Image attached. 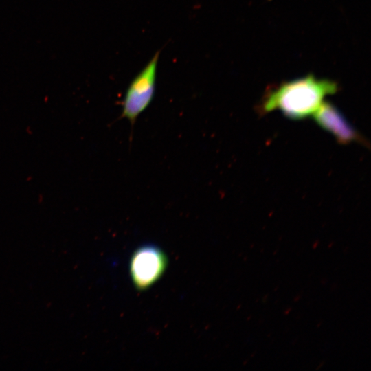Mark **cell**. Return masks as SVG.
<instances>
[{"mask_svg": "<svg viewBox=\"0 0 371 371\" xmlns=\"http://www.w3.org/2000/svg\"><path fill=\"white\" fill-rule=\"evenodd\" d=\"M337 90L334 82L309 75L284 82L269 91L262 99L260 109L261 113L279 110L289 118L304 119L313 115L324 98Z\"/></svg>", "mask_w": 371, "mask_h": 371, "instance_id": "obj_1", "label": "cell"}, {"mask_svg": "<svg viewBox=\"0 0 371 371\" xmlns=\"http://www.w3.org/2000/svg\"><path fill=\"white\" fill-rule=\"evenodd\" d=\"M159 57L157 52L133 79L124 94L122 116L132 124L153 100Z\"/></svg>", "mask_w": 371, "mask_h": 371, "instance_id": "obj_2", "label": "cell"}, {"mask_svg": "<svg viewBox=\"0 0 371 371\" xmlns=\"http://www.w3.org/2000/svg\"><path fill=\"white\" fill-rule=\"evenodd\" d=\"M167 265L163 251L155 245H144L134 251L130 260V276L135 286L146 289L162 276Z\"/></svg>", "mask_w": 371, "mask_h": 371, "instance_id": "obj_3", "label": "cell"}, {"mask_svg": "<svg viewBox=\"0 0 371 371\" xmlns=\"http://www.w3.org/2000/svg\"><path fill=\"white\" fill-rule=\"evenodd\" d=\"M316 122L330 133L342 144L357 142L365 144V140L333 104L323 102L313 114Z\"/></svg>", "mask_w": 371, "mask_h": 371, "instance_id": "obj_4", "label": "cell"}]
</instances>
